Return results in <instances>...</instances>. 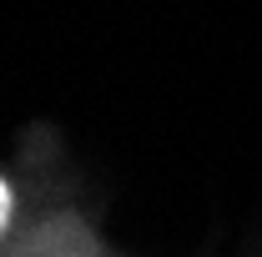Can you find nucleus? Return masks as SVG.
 I'll return each instance as SVG.
<instances>
[{"label":"nucleus","mask_w":262,"mask_h":257,"mask_svg":"<svg viewBox=\"0 0 262 257\" xmlns=\"http://www.w3.org/2000/svg\"><path fill=\"white\" fill-rule=\"evenodd\" d=\"M10 207H15V192H10V182L0 177V232H5V222H10Z\"/></svg>","instance_id":"1"}]
</instances>
